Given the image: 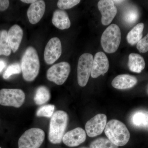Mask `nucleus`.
Listing matches in <instances>:
<instances>
[{"mask_svg":"<svg viewBox=\"0 0 148 148\" xmlns=\"http://www.w3.org/2000/svg\"><path fill=\"white\" fill-rule=\"evenodd\" d=\"M138 17V12L136 10L135 8H130L124 12L123 19L126 24H131L136 22Z\"/></svg>","mask_w":148,"mask_h":148,"instance_id":"obj_24","label":"nucleus"},{"mask_svg":"<svg viewBox=\"0 0 148 148\" xmlns=\"http://www.w3.org/2000/svg\"><path fill=\"white\" fill-rule=\"evenodd\" d=\"M147 94H148V84L147 86Z\"/></svg>","mask_w":148,"mask_h":148,"instance_id":"obj_33","label":"nucleus"},{"mask_svg":"<svg viewBox=\"0 0 148 148\" xmlns=\"http://www.w3.org/2000/svg\"><path fill=\"white\" fill-rule=\"evenodd\" d=\"M69 121L68 114L64 111L56 112L51 116L49 124L48 139L53 144L62 142Z\"/></svg>","mask_w":148,"mask_h":148,"instance_id":"obj_2","label":"nucleus"},{"mask_svg":"<svg viewBox=\"0 0 148 148\" xmlns=\"http://www.w3.org/2000/svg\"><path fill=\"white\" fill-rule=\"evenodd\" d=\"M114 2H115L116 3H120L123 2V1H113Z\"/></svg>","mask_w":148,"mask_h":148,"instance_id":"obj_32","label":"nucleus"},{"mask_svg":"<svg viewBox=\"0 0 148 148\" xmlns=\"http://www.w3.org/2000/svg\"><path fill=\"white\" fill-rule=\"evenodd\" d=\"M45 138L42 130L32 128L23 133L18 140V148H39Z\"/></svg>","mask_w":148,"mask_h":148,"instance_id":"obj_5","label":"nucleus"},{"mask_svg":"<svg viewBox=\"0 0 148 148\" xmlns=\"http://www.w3.org/2000/svg\"><path fill=\"white\" fill-rule=\"evenodd\" d=\"M137 48L140 53H145L148 51V33L138 43Z\"/></svg>","mask_w":148,"mask_h":148,"instance_id":"obj_28","label":"nucleus"},{"mask_svg":"<svg viewBox=\"0 0 148 148\" xmlns=\"http://www.w3.org/2000/svg\"><path fill=\"white\" fill-rule=\"evenodd\" d=\"M23 36V31L17 24L12 26L8 32V37L11 48L14 53L18 50Z\"/></svg>","mask_w":148,"mask_h":148,"instance_id":"obj_16","label":"nucleus"},{"mask_svg":"<svg viewBox=\"0 0 148 148\" xmlns=\"http://www.w3.org/2000/svg\"><path fill=\"white\" fill-rule=\"evenodd\" d=\"M61 53V40L57 37L52 38L49 41L45 49V61L48 65L53 64L60 58Z\"/></svg>","mask_w":148,"mask_h":148,"instance_id":"obj_9","label":"nucleus"},{"mask_svg":"<svg viewBox=\"0 0 148 148\" xmlns=\"http://www.w3.org/2000/svg\"><path fill=\"white\" fill-rule=\"evenodd\" d=\"M71 71V66L68 62H61L53 65L47 72V79L58 85H61L66 81Z\"/></svg>","mask_w":148,"mask_h":148,"instance_id":"obj_8","label":"nucleus"},{"mask_svg":"<svg viewBox=\"0 0 148 148\" xmlns=\"http://www.w3.org/2000/svg\"><path fill=\"white\" fill-rule=\"evenodd\" d=\"M87 148V147H81V148Z\"/></svg>","mask_w":148,"mask_h":148,"instance_id":"obj_34","label":"nucleus"},{"mask_svg":"<svg viewBox=\"0 0 148 148\" xmlns=\"http://www.w3.org/2000/svg\"><path fill=\"white\" fill-rule=\"evenodd\" d=\"M109 69V62L107 56L102 51L97 52L93 57L91 77L96 78L101 75H104Z\"/></svg>","mask_w":148,"mask_h":148,"instance_id":"obj_12","label":"nucleus"},{"mask_svg":"<svg viewBox=\"0 0 148 148\" xmlns=\"http://www.w3.org/2000/svg\"><path fill=\"white\" fill-rule=\"evenodd\" d=\"M11 51L8 37V32L5 30H3L0 36V55L8 56L10 55Z\"/></svg>","mask_w":148,"mask_h":148,"instance_id":"obj_22","label":"nucleus"},{"mask_svg":"<svg viewBox=\"0 0 148 148\" xmlns=\"http://www.w3.org/2000/svg\"><path fill=\"white\" fill-rule=\"evenodd\" d=\"M0 36H1V33H0Z\"/></svg>","mask_w":148,"mask_h":148,"instance_id":"obj_35","label":"nucleus"},{"mask_svg":"<svg viewBox=\"0 0 148 148\" xmlns=\"http://www.w3.org/2000/svg\"><path fill=\"white\" fill-rule=\"evenodd\" d=\"M0 148H1V147H0Z\"/></svg>","mask_w":148,"mask_h":148,"instance_id":"obj_36","label":"nucleus"},{"mask_svg":"<svg viewBox=\"0 0 148 148\" xmlns=\"http://www.w3.org/2000/svg\"><path fill=\"white\" fill-rule=\"evenodd\" d=\"M93 57L89 53H84L79 59L77 66L78 83L81 87L87 84L91 75Z\"/></svg>","mask_w":148,"mask_h":148,"instance_id":"obj_7","label":"nucleus"},{"mask_svg":"<svg viewBox=\"0 0 148 148\" xmlns=\"http://www.w3.org/2000/svg\"><path fill=\"white\" fill-rule=\"evenodd\" d=\"M21 67L24 79L27 82L34 80L40 69L39 58L34 48H27L21 58Z\"/></svg>","mask_w":148,"mask_h":148,"instance_id":"obj_1","label":"nucleus"},{"mask_svg":"<svg viewBox=\"0 0 148 148\" xmlns=\"http://www.w3.org/2000/svg\"><path fill=\"white\" fill-rule=\"evenodd\" d=\"M108 139L99 138L92 141L90 143V148H118Z\"/></svg>","mask_w":148,"mask_h":148,"instance_id":"obj_23","label":"nucleus"},{"mask_svg":"<svg viewBox=\"0 0 148 148\" xmlns=\"http://www.w3.org/2000/svg\"><path fill=\"white\" fill-rule=\"evenodd\" d=\"M55 106L52 105H45L40 107L36 112V115L38 117H51L53 115Z\"/></svg>","mask_w":148,"mask_h":148,"instance_id":"obj_25","label":"nucleus"},{"mask_svg":"<svg viewBox=\"0 0 148 148\" xmlns=\"http://www.w3.org/2000/svg\"><path fill=\"white\" fill-rule=\"evenodd\" d=\"M45 2L42 0L36 1L31 5L27 12L30 23L35 24L39 22L45 12Z\"/></svg>","mask_w":148,"mask_h":148,"instance_id":"obj_14","label":"nucleus"},{"mask_svg":"<svg viewBox=\"0 0 148 148\" xmlns=\"http://www.w3.org/2000/svg\"><path fill=\"white\" fill-rule=\"evenodd\" d=\"M51 94L49 89L45 86H40L36 89L34 101L37 105L45 104L50 100Z\"/></svg>","mask_w":148,"mask_h":148,"instance_id":"obj_21","label":"nucleus"},{"mask_svg":"<svg viewBox=\"0 0 148 148\" xmlns=\"http://www.w3.org/2000/svg\"><path fill=\"white\" fill-rule=\"evenodd\" d=\"M107 120L106 115L99 114L88 121L85 125L86 131L88 136L92 138L101 135L105 130Z\"/></svg>","mask_w":148,"mask_h":148,"instance_id":"obj_10","label":"nucleus"},{"mask_svg":"<svg viewBox=\"0 0 148 148\" xmlns=\"http://www.w3.org/2000/svg\"><path fill=\"white\" fill-rule=\"evenodd\" d=\"M21 67L18 63H15L10 65L6 69L3 75L4 79H8L11 76L21 73Z\"/></svg>","mask_w":148,"mask_h":148,"instance_id":"obj_26","label":"nucleus"},{"mask_svg":"<svg viewBox=\"0 0 148 148\" xmlns=\"http://www.w3.org/2000/svg\"><path fill=\"white\" fill-rule=\"evenodd\" d=\"M98 6L102 15V24L105 26L109 25L117 12L114 3L111 0H101L98 2Z\"/></svg>","mask_w":148,"mask_h":148,"instance_id":"obj_11","label":"nucleus"},{"mask_svg":"<svg viewBox=\"0 0 148 148\" xmlns=\"http://www.w3.org/2000/svg\"><path fill=\"white\" fill-rule=\"evenodd\" d=\"M52 23L56 28L61 30L69 29L71 22L69 15L65 11L57 10L53 12Z\"/></svg>","mask_w":148,"mask_h":148,"instance_id":"obj_17","label":"nucleus"},{"mask_svg":"<svg viewBox=\"0 0 148 148\" xmlns=\"http://www.w3.org/2000/svg\"><path fill=\"white\" fill-rule=\"evenodd\" d=\"M6 66L5 61L3 60H0V73L4 69Z\"/></svg>","mask_w":148,"mask_h":148,"instance_id":"obj_30","label":"nucleus"},{"mask_svg":"<svg viewBox=\"0 0 148 148\" xmlns=\"http://www.w3.org/2000/svg\"><path fill=\"white\" fill-rule=\"evenodd\" d=\"M79 0H59L57 6L61 10L71 9L80 2Z\"/></svg>","mask_w":148,"mask_h":148,"instance_id":"obj_27","label":"nucleus"},{"mask_svg":"<svg viewBox=\"0 0 148 148\" xmlns=\"http://www.w3.org/2000/svg\"><path fill=\"white\" fill-rule=\"evenodd\" d=\"M132 125L136 127H148V112L145 110H139L135 112L130 118Z\"/></svg>","mask_w":148,"mask_h":148,"instance_id":"obj_19","label":"nucleus"},{"mask_svg":"<svg viewBox=\"0 0 148 148\" xmlns=\"http://www.w3.org/2000/svg\"><path fill=\"white\" fill-rule=\"evenodd\" d=\"M144 23H140L137 24L127 34V41L130 45H134L137 44L142 39L144 30Z\"/></svg>","mask_w":148,"mask_h":148,"instance_id":"obj_20","label":"nucleus"},{"mask_svg":"<svg viewBox=\"0 0 148 148\" xmlns=\"http://www.w3.org/2000/svg\"><path fill=\"white\" fill-rule=\"evenodd\" d=\"M9 4V1L8 0H0V11H4L7 9Z\"/></svg>","mask_w":148,"mask_h":148,"instance_id":"obj_29","label":"nucleus"},{"mask_svg":"<svg viewBox=\"0 0 148 148\" xmlns=\"http://www.w3.org/2000/svg\"><path fill=\"white\" fill-rule=\"evenodd\" d=\"M121 41V32L118 25L112 24L105 30L101 38V46L106 53H113L117 50Z\"/></svg>","mask_w":148,"mask_h":148,"instance_id":"obj_4","label":"nucleus"},{"mask_svg":"<svg viewBox=\"0 0 148 148\" xmlns=\"http://www.w3.org/2000/svg\"><path fill=\"white\" fill-rule=\"evenodd\" d=\"M137 78L128 74L119 75L113 80L112 85L116 89H125L132 88L137 84Z\"/></svg>","mask_w":148,"mask_h":148,"instance_id":"obj_15","label":"nucleus"},{"mask_svg":"<svg viewBox=\"0 0 148 148\" xmlns=\"http://www.w3.org/2000/svg\"><path fill=\"white\" fill-rule=\"evenodd\" d=\"M25 100V94L19 89L3 88L0 90V105L19 108Z\"/></svg>","mask_w":148,"mask_h":148,"instance_id":"obj_6","label":"nucleus"},{"mask_svg":"<svg viewBox=\"0 0 148 148\" xmlns=\"http://www.w3.org/2000/svg\"><path fill=\"white\" fill-rule=\"evenodd\" d=\"M105 133L108 139L118 147L125 145L130 138V133L126 125L118 120H111L107 123Z\"/></svg>","mask_w":148,"mask_h":148,"instance_id":"obj_3","label":"nucleus"},{"mask_svg":"<svg viewBox=\"0 0 148 148\" xmlns=\"http://www.w3.org/2000/svg\"><path fill=\"white\" fill-rule=\"evenodd\" d=\"M36 0H21V1L26 3H33L36 1Z\"/></svg>","mask_w":148,"mask_h":148,"instance_id":"obj_31","label":"nucleus"},{"mask_svg":"<svg viewBox=\"0 0 148 148\" xmlns=\"http://www.w3.org/2000/svg\"><path fill=\"white\" fill-rule=\"evenodd\" d=\"M128 66L131 71L140 73L145 67V62L143 56L136 53H131L128 57Z\"/></svg>","mask_w":148,"mask_h":148,"instance_id":"obj_18","label":"nucleus"},{"mask_svg":"<svg viewBox=\"0 0 148 148\" xmlns=\"http://www.w3.org/2000/svg\"><path fill=\"white\" fill-rule=\"evenodd\" d=\"M86 140V133L81 127H77L66 132L63 137V143L71 147L79 145Z\"/></svg>","mask_w":148,"mask_h":148,"instance_id":"obj_13","label":"nucleus"}]
</instances>
